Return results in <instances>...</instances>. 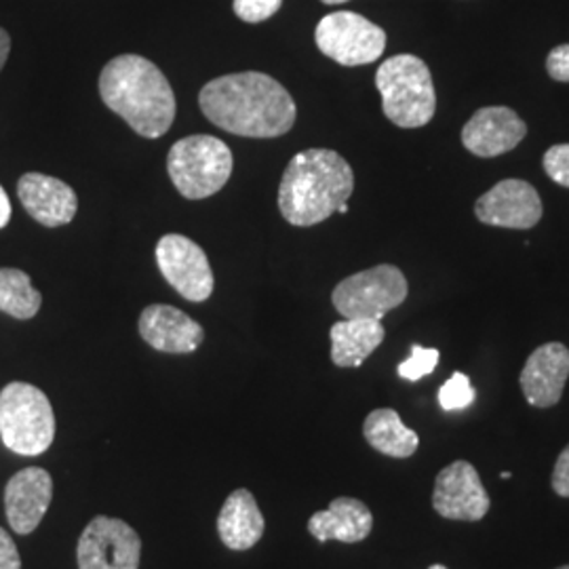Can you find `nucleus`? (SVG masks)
<instances>
[{"mask_svg": "<svg viewBox=\"0 0 569 569\" xmlns=\"http://www.w3.org/2000/svg\"><path fill=\"white\" fill-rule=\"evenodd\" d=\"M199 106L216 127L258 140L289 133L298 117L291 93L264 72H237L207 82Z\"/></svg>", "mask_w": 569, "mask_h": 569, "instance_id": "1", "label": "nucleus"}, {"mask_svg": "<svg viewBox=\"0 0 569 569\" xmlns=\"http://www.w3.org/2000/svg\"><path fill=\"white\" fill-rule=\"evenodd\" d=\"M103 103L138 136L163 138L176 121V96L157 63L142 56H119L100 74Z\"/></svg>", "mask_w": 569, "mask_h": 569, "instance_id": "2", "label": "nucleus"}, {"mask_svg": "<svg viewBox=\"0 0 569 569\" xmlns=\"http://www.w3.org/2000/svg\"><path fill=\"white\" fill-rule=\"evenodd\" d=\"M355 190V173L336 150L310 148L296 154L279 186V211L298 228L321 224L338 207L348 203Z\"/></svg>", "mask_w": 569, "mask_h": 569, "instance_id": "3", "label": "nucleus"}, {"mask_svg": "<svg viewBox=\"0 0 569 569\" xmlns=\"http://www.w3.org/2000/svg\"><path fill=\"white\" fill-rule=\"evenodd\" d=\"M382 110L401 129H418L432 121L437 93L427 63L416 56H392L376 72Z\"/></svg>", "mask_w": 569, "mask_h": 569, "instance_id": "4", "label": "nucleus"}, {"mask_svg": "<svg viewBox=\"0 0 569 569\" xmlns=\"http://www.w3.org/2000/svg\"><path fill=\"white\" fill-rule=\"evenodd\" d=\"M0 439L20 456H41L56 439V413L41 388L11 382L0 392Z\"/></svg>", "mask_w": 569, "mask_h": 569, "instance_id": "5", "label": "nucleus"}, {"mask_svg": "<svg viewBox=\"0 0 569 569\" xmlns=\"http://www.w3.org/2000/svg\"><path fill=\"white\" fill-rule=\"evenodd\" d=\"M232 150L213 136H190L173 143L167 171L183 199L201 201L224 188L232 176Z\"/></svg>", "mask_w": 569, "mask_h": 569, "instance_id": "6", "label": "nucleus"}, {"mask_svg": "<svg viewBox=\"0 0 569 569\" xmlns=\"http://www.w3.org/2000/svg\"><path fill=\"white\" fill-rule=\"evenodd\" d=\"M406 274L392 264H380L357 272L333 289L331 302L345 319L382 321L407 298Z\"/></svg>", "mask_w": 569, "mask_h": 569, "instance_id": "7", "label": "nucleus"}, {"mask_svg": "<svg viewBox=\"0 0 569 569\" xmlns=\"http://www.w3.org/2000/svg\"><path fill=\"white\" fill-rule=\"evenodd\" d=\"M319 51L340 66H366L382 58L387 32L352 11H336L319 21L315 30Z\"/></svg>", "mask_w": 569, "mask_h": 569, "instance_id": "8", "label": "nucleus"}, {"mask_svg": "<svg viewBox=\"0 0 569 569\" xmlns=\"http://www.w3.org/2000/svg\"><path fill=\"white\" fill-rule=\"evenodd\" d=\"M77 559L79 569H138L142 540L121 519L96 517L82 531Z\"/></svg>", "mask_w": 569, "mask_h": 569, "instance_id": "9", "label": "nucleus"}, {"mask_svg": "<svg viewBox=\"0 0 569 569\" xmlns=\"http://www.w3.org/2000/svg\"><path fill=\"white\" fill-rule=\"evenodd\" d=\"M157 264L183 300L204 302L213 293V270L201 244L183 234H164L157 243Z\"/></svg>", "mask_w": 569, "mask_h": 569, "instance_id": "10", "label": "nucleus"}, {"mask_svg": "<svg viewBox=\"0 0 569 569\" xmlns=\"http://www.w3.org/2000/svg\"><path fill=\"white\" fill-rule=\"evenodd\" d=\"M435 510L451 521H481L489 510V496L477 468L458 460L443 468L432 491Z\"/></svg>", "mask_w": 569, "mask_h": 569, "instance_id": "11", "label": "nucleus"}, {"mask_svg": "<svg viewBox=\"0 0 569 569\" xmlns=\"http://www.w3.org/2000/svg\"><path fill=\"white\" fill-rule=\"evenodd\" d=\"M475 216L483 224L528 230L540 222L542 201L526 180H502L475 203Z\"/></svg>", "mask_w": 569, "mask_h": 569, "instance_id": "12", "label": "nucleus"}, {"mask_svg": "<svg viewBox=\"0 0 569 569\" xmlns=\"http://www.w3.org/2000/svg\"><path fill=\"white\" fill-rule=\"evenodd\" d=\"M528 136L526 121L507 106H489L472 114L462 129V143L468 152L481 159H493L515 150Z\"/></svg>", "mask_w": 569, "mask_h": 569, "instance_id": "13", "label": "nucleus"}, {"mask_svg": "<svg viewBox=\"0 0 569 569\" xmlns=\"http://www.w3.org/2000/svg\"><path fill=\"white\" fill-rule=\"evenodd\" d=\"M53 479L44 468H23L11 477L4 489V510L9 526L21 536L32 533L49 510Z\"/></svg>", "mask_w": 569, "mask_h": 569, "instance_id": "14", "label": "nucleus"}, {"mask_svg": "<svg viewBox=\"0 0 569 569\" xmlns=\"http://www.w3.org/2000/svg\"><path fill=\"white\" fill-rule=\"evenodd\" d=\"M569 378V350L561 342L540 346L521 371V388L529 406L552 407L561 401Z\"/></svg>", "mask_w": 569, "mask_h": 569, "instance_id": "15", "label": "nucleus"}, {"mask_svg": "<svg viewBox=\"0 0 569 569\" xmlns=\"http://www.w3.org/2000/svg\"><path fill=\"white\" fill-rule=\"evenodd\" d=\"M18 197L30 218L47 228L70 224L79 211L77 192L68 183L44 173L21 176Z\"/></svg>", "mask_w": 569, "mask_h": 569, "instance_id": "16", "label": "nucleus"}, {"mask_svg": "<svg viewBox=\"0 0 569 569\" xmlns=\"http://www.w3.org/2000/svg\"><path fill=\"white\" fill-rule=\"evenodd\" d=\"M140 336L146 345L154 350L171 355L194 352L203 342V327L180 308L167 305H152L143 308L140 315Z\"/></svg>", "mask_w": 569, "mask_h": 569, "instance_id": "17", "label": "nucleus"}, {"mask_svg": "<svg viewBox=\"0 0 569 569\" xmlns=\"http://www.w3.org/2000/svg\"><path fill=\"white\" fill-rule=\"evenodd\" d=\"M373 528L371 510L357 498H336L329 509L315 512L308 521V531L319 540H340L355 545L366 540Z\"/></svg>", "mask_w": 569, "mask_h": 569, "instance_id": "18", "label": "nucleus"}, {"mask_svg": "<svg viewBox=\"0 0 569 569\" xmlns=\"http://www.w3.org/2000/svg\"><path fill=\"white\" fill-rule=\"evenodd\" d=\"M264 517L249 489H237L226 498L218 517V533L230 550L256 547L264 533Z\"/></svg>", "mask_w": 569, "mask_h": 569, "instance_id": "19", "label": "nucleus"}, {"mask_svg": "<svg viewBox=\"0 0 569 569\" xmlns=\"http://www.w3.org/2000/svg\"><path fill=\"white\" fill-rule=\"evenodd\" d=\"M331 361L338 367H361L385 342V327L376 319H345L331 327Z\"/></svg>", "mask_w": 569, "mask_h": 569, "instance_id": "20", "label": "nucleus"}, {"mask_svg": "<svg viewBox=\"0 0 569 569\" xmlns=\"http://www.w3.org/2000/svg\"><path fill=\"white\" fill-rule=\"evenodd\" d=\"M363 435L376 451L390 458H409L418 451L420 437L407 428L395 409H376L366 418Z\"/></svg>", "mask_w": 569, "mask_h": 569, "instance_id": "21", "label": "nucleus"}, {"mask_svg": "<svg viewBox=\"0 0 569 569\" xmlns=\"http://www.w3.org/2000/svg\"><path fill=\"white\" fill-rule=\"evenodd\" d=\"M42 296L30 277L18 268H0V310L13 319L28 321L41 310Z\"/></svg>", "mask_w": 569, "mask_h": 569, "instance_id": "22", "label": "nucleus"}, {"mask_svg": "<svg viewBox=\"0 0 569 569\" xmlns=\"http://www.w3.org/2000/svg\"><path fill=\"white\" fill-rule=\"evenodd\" d=\"M477 390L470 385L468 376L456 371L443 387L439 388V406L446 411H462L472 406Z\"/></svg>", "mask_w": 569, "mask_h": 569, "instance_id": "23", "label": "nucleus"}, {"mask_svg": "<svg viewBox=\"0 0 569 569\" xmlns=\"http://www.w3.org/2000/svg\"><path fill=\"white\" fill-rule=\"evenodd\" d=\"M439 363V350L425 348V346H411L409 359L399 366V376L409 382H418L435 371Z\"/></svg>", "mask_w": 569, "mask_h": 569, "instance_id": "24", "label": "nucleus"}, {"mask_svg": "<svg viewBox=\"0 0 569 569\" xmlns=\"http://www.w3.org/2000/svg\"><path fill=\"white\" fill-rule=\"evenodd\" d=\"M283 0H234L232 9L244 23H262L279 13Z\"/></svg>", "mask_w": 569, "mask_h": 569, "instance_id": "25", "label": "nucleus"}, {"mask_svg": "<svg viewBox=\"0 0 569 569\" xmlns=\"http://www.w3.org/2000/svg\"><path fill=\"white\" fill-rule=\"evenodd\" d=\"M542 164L552 182L569 188V143H557L549 148Z\"/></svg>", "mask_w": 569, "mask_h": 569, "instance_id": "26", "label": "nucleus"}, {"mask_svg": "<svg viewBox=\"0 0 569 569\" xmlns=\"http://www.w3.org/2000/svg\"><path fill=\"white\" fill-rule=\"evenodd\" d=\"M547 70L552 81L569 82V42L550 51Z\"/></svg>", "mask_w": 569, "mask_h": 569, "instance_id": "27", "label": "nucleus"}, {"mask_svg": "<svg viewBox=\"0 0 569 569\" xmlns=\"http://www.w3.org/2000/svg\"><path fill=\"white\" fill-rule=\"evenodd\" d=\"M550 481H552V489L559 496L569 498V446L557 458V465L552 468V479Z\"/></svg>", "mask_w": 569, "mask_h": 569, "instance_id": "28", "label": "nucleus"}, {"mask_svg": "<svg viewBox=\"0 0 569 569\" xmlns=\"http://www.w3.org/2000/svg\"><path fill=\"white\" fill-rule=\"evenodd\" d=\"M0 569H21L20 552L13 538L0 528Z\"/></svg>", "mask_w": 569, "mask_h": 569, "instance_id": "29", "label": "nucleus"}, {"mask_svg": "<svg viewBox=\"0 0 569 569\" xmlns=\"http://www.w3.org/2000/svg\"><path fill=\"white\" fill-rule=\"evenodd\" d=\"M9 220H11V201L4 192V188L0 186V228L9 224Z\"/></svg>", "mask_w": 569, "mask_h": 569, "instance_id": "30", "label": "nucleus"}, {"mask_svg": "<svg viewBox=\"0 0 569 569\" xmlns=\"http://www.w3.org/2000/svg\"><path fill=\"white\" fill-rule=\"evenodd\" d=\"M9 51H11V37L7 30L0 28V70L4 68V63L9 60Z\"/></svg>", "mask_w": 569, "mask_h": 569, "instance_id": "31", "label": "nucleus"}, {"mask_svg": "<svg viewBox=\"0 0 569 569\" xmlns=\"http://www.w3.org/2000/svg\"><path fill=\"white\" fill-rule=\"evenodd\" d=\"M321 2H326V4H345L348 0H321Z\"/></svg>", "mask_w": 569, "mask_h": 569, "instance_id": "32", "label": "nucleus"}, {"mask_svg": "<svg viewBox=\"0 0 569 569\" xmlns=\"http://www.w3.org/2000/svg\"><path fill=\"white\" fill-rule=\"evenodd\" d=\"M348 211V203H342L338 207V213H346Z\"/></svg>", "mask_w": 569, "mask_h": 569, "instance_id": "33", "label": "nucleus"}, {"mask_svg": "<svg viewBox=\"0 0 569 569\" xmlns=\"http://www.w3.org/2000/svg\"><path fill=\"white\" fill-rule=\"evenodd\" d=\"M428 569H448L446 568V566H439V563H437V566H430V568Z\"/></svg>", "mask_w": 569, "mask_h": 569, "instance_id": "34", "label": "nucleus"}, {"mask_svg": "<svg viewBox=\"0 0 569 569\" xmlns=\"http://www.w3.org/2000/svg\"><path fill=\"white\" fill-rule=\"evenodd\" d=\"M557 569H569V566H561V568H557Z\"/></svg>", "mask_w": 569, "mask_h": 569, "instance_id": "35", "label": "nucleus"}]
</instances>
